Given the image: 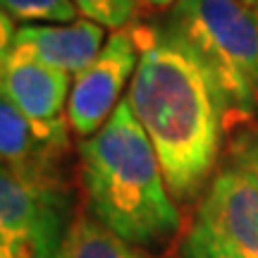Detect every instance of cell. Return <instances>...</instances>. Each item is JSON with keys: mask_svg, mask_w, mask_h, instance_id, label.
<instances>
[{"mask_svg": "<svg viewBox=\"0 0 258 258\" xmlns=\"http://www.w3.org/2000/svg\"><path fill=\"white\" fill-rule=\"evenodd\" d=\"M141 3L148 5V8H156V10H170L177 0H141Z\"/></svg>", "mask_w": 258, "mask_h": 258, "instance_id": "4fadbf2b", "label": "cell"}, {"mask_svg": "<svg viewBox=\"0 0 258 258\" xmlns=\"http://www.w3.org/2000/svg\"><path fill=\"white\" fill-rule=\"evenodd\" d=\"M134 34L139 64L127 101L160 158L172 199L189 203L218 170L230 108L211 70L163 19Z\"/></svg>", "mask_w": 258, "mask_h": 258, "instance_id": "6da1fadb", "label": "cell"}, {"mask_svg": "<svg viewBox=\"0 0 258 258\" xmlns=\"http://www.w3.org/2000/svg\"><path fill=\"white\" fill-rule=\"evenodd\" d=\"M0 5L5 15L24 24H70L82 15L74 0H0Z\"/></svg>", "mask_w": 258, "mask_h": 258, "instance_id": "8fae6325", "label": "cell"}, {"mask_svg": "<svg viewBox=\"0 0 258 258\" xmlns=\"http://www.w3.org/2000/svg\"><path fill=\"white\" fill-rule=\"evenodd\" d=\"M241 3H244V5H249L251 10H256L258 12V0H241Z\"/></svg>", "mask_w": 258, "mask_h": 258, "instance_id": "5bb4252c", "label": "cell"}, {"mask_svg": "<svg viewBox=\"0 0 258 258\" xmlns=\"http://www.w3.org/2000/svg\"><path fill=\"white\" fill-rule=\"evenodd\" d=\"M141 0H74L82 17L98 22L105 29H127L137 19Z\"/></svg>", "mask_w": 258, "mask_h": 258, "instance_id": "7c38bea8", "label": "cell"}, {"mask_svg": "<svg viewBox=\"0 0 258 258\" xmlns=\"http://www.w3.org/2000/svg\"><path fill=\"white\" fill-rule=\"evenodd\" d=\"M70 148V122L41 127L10 98H0V156L3 165L27 175H57Z\"/></svg>", "mask_w": 258, "mask_h": 258, "instance_id": "9c48e42d", "label": "cell"}, {"mask_svg": "<svg viewBox=\"0 0 258 258\" xmlns=\"http://www.w3.org/2000/svg\"><path fill=\"white\" fill-rule=\"evenodd\" d=\"M179 258H258V132L241 129L203 191Z\"/></svg>", "mask_w": 258, "mask_h": 258, "instance_id": "277c9868", "label": "cell"}, {"mask_svg": "<svg viewBox=\"0 0 258 258\" xmlns=\"http://www.w3.org/2000/svg\"><path fill=\"white\" fill-rule=\"evenodd\" d=\"M89 213L139 249L160 246L179 230V211L148 134L129 101L79 144Z\"/></svg>", "mask_w": 258, "mask_h": 258, "instance_id": "7a4b0ae2", "label": "cell"}, {"mask_svg": "<svg viewBox=\"0 0 258 258\" xmlns=\"http://www.w3.org/2000/svg\"><path fill=\"white\" fill-rule=\"evenodd\" d=\"M220 86L232 115H258V12L241 0H177L163 15Z\"/></svg>", "mask_w": 258, "mask_h": 258, "instance_id": "3957f363", "label": "cell"}, {"mask_svg": "<svg viewBox=\"0 0 258 258\" xmlns=\"http://www.w3.org/2000/svg\"><path fill=\"white\" fill-rule=\"evenodd\" d=\"M3 96L41 127L64 124V103L72 91V74L43 64L34 57L8 53L0 57Z\"/></svg>", "mask_w": 258, "mask_h": 258, "instance_id": "52a82bcc", "label": "cell"}, {"mask_svg": "<svg viewBox=\"0 0 258 258\" xmlns=\"http://www.w3.org/2000/svg\"><path fill=\"white\" fill-rule=\"evenodd\" d=\"M72 196L57 175L0 170V258H55L70 222Z\"/></svg>", "mask_w": 258, "mask_h": 258, "instance_id": "5b68a950", "label": "cell"}, {"mask_svg": "<svg viewBox=\"0 0 258 258\" xmlns=\"http://www.w3.org/2000/svg\"><path fill=\"white\" fill-rule=\"evenodd\" d=\"M105 41V27L86 17L70 24H22L8 53L34 57L67 74H79L98 57Z\"/></svg>", "mask_w": 258, "mask_h": 258, "instance_id": "ba28073f", "label": "cell"}, {"mask_svg": "<svg viewBox=\"0 0 258 258\" xmlns=\"http://www.w3.org/2000/svg\"><path fill=\"white\" fill-rule=\"evenodd\" d=\"M55 258H148L144 251L117 237L93 215L72 222Z\"/></svg>", "mask_w": 258, "mask_h": 258, "instance_id": "30bf717a", "label": "cell"}, {"mask_svg": "<svg viewBox=\"0 0 258 258\" xmlns=\"http://www.w3.org/2000/svg\"><path fill=\"white\" fill-rule=\"evenodd\" d=\"M139 64V41L134 29L112 31L98 57L86 70L74 74L72 91L67 101V122L77 137L89 139L110 120L122 103L124 86Z\"/></svg>", "mask_w": 258, "mask_h": 258, "instance_id": "8992f818", "label": "cell"}]
</instances>
